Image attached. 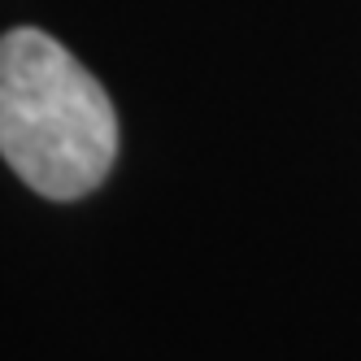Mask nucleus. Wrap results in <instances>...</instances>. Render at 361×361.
Wrapping results in <instances>:
<instances>
[{
    "mask_svg": "<svg viewBox=\"0 0 361 361\" xmlns=\"http://www.w3.org/2000/svg\"><path fill=\"white\" fill-rule=\"evenodd\" d=\"M0 157L31 192L79 200L118 157V114L96 74L53 35H0Z\"/></svg>",
    "mask_w": 361,
    "mask_h": 361,
    "instance_id": "1",
    "label": "nucleus"
}]
</instances>
